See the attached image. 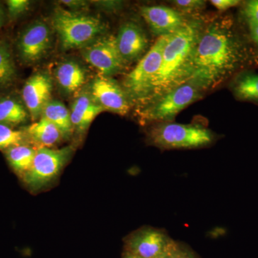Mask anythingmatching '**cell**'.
<instances>
[{
	"label": "cell",
	"mask_w": 258,
	"mask_h": 258,
	"mask_svg": "<svg viewBox=\"0 0 258 258\" xmlns=\"http://www.w3.org/2000/svg\"><path fill=\"white\" fill-rule=\"evenodd\" d=\"M258 67V58L249 37L225 17L203 28L195 51L189 83L200 91L215 89L237 74Z\"/></svg>",
	"instance_id": "cell-1"
},
{
	"label": "cell",
	"mask_w": 258,
	"mask_h": 258,
	"mask_svg": "<svg viewBox=\"0 0 258 258\" xmlns=\"http://www.w3.org/2000/svg\"><path fill=\"white\" fill-rule=\"evenodd\" d=\"M203 28L198 20L187 21L170 35L163 50L160 68L143 106L189 82L193 74L195 48Z\"/></svg>",
	"instance_id": "cell-2"
},
{
	"label": "cell",
	"mask_w": 258,
	"mask_h": 258,
	"mask_svg": "<svg viewBox=\"0 0 258 258\" xmlns=\"http://www.w3.org/2000/svg\"><path fill=\"white\" fill-rule=\"evenodd\" d=\"M52 26L64 50L83 48L104 35L106 30L99 18L62 8L55 10Z\"/></svg>",
	"instance_id": "cell-3"
},
{
	"label": "cell",
	"mask_w": 258,
	"mask_h": 258,
	"mask_svg": "<svg viewBox=\"0 0 258 258\" xmlns=\"http://www.w3.org/2000/svg\"><path fill=\"white\" fill-rule=\"evenodd\" d=\"M147 136L149 144L164 150L206 147L216 138L213 132L202 125L172 122L157 123Z\"/></svg>",
	"instance_id": "cell-4"
},
{
	"label": "cell",
	"mask_w": 258,
	"mask_h": 258,
	"mask_svg": "<svg viewBox=\"0 0 258 258\" xmlns=\"http://www.w3.org/2000/svg\"><path fill=\"white\" fill-rule=\"evenodd\" d=\"M170 35L158 37L137 66L125 76L123 88L130 102L144 106L153 80L160 68L163 50Z\"/></svg>",
	"instance_id": "cell-5"
},
{
	"label": "cell",
	"mask_w": 258,
	"mask_h": 258,
	"mask_svg": "<svg viewBox=\"0 0 258 258\" xmlns=\"http://www.w3.org/2000/svg\"><path fill=\"white\" fill-rule=\"evenodd\" d=\"M74 152L72 145L57 149L37 148L31 167L22 176L23 182L32 191L46 187L59 176Z\"/></svg>",
	"instance_id": "cell-6"
},
{
	"label": "cell",
	"mask_w": 258,
	"mask_h": 258,
	"mask_svg": "<svg viewBox=\"0 0 258 258\" xmlns=\"http://www.w3.org/2000/svg\"><path fill=\"white\" fill-rule=\"evenodd\" d=\"M202 91L188 83L173 90L147 105L142 111L143 119L156 123L172 122L176 115L201 98Z\"/></svg>",
	"instance_id": "cell-7"
},
{
	"label": "cell",
	"mask_w": 258,
	"mask_h": 258,
	"mask_svg": "<svg viewBox=\"0 0 258 258\" xmlns=\"http://www.w3.org/2000/svg\"><path fill=\"white\" fill-rule=\"evenodd\" d=\"M15 45L22 63H37L47 55L52 47L50 29L44 22H32L19 34Z\"/></svg>",
	"instance_id": "cell-8"
},
{
	"label": "cell",
	"mask_w": 258,
	"mask_h": 258,
	"mask_svg": "<svg viewBox=\"0 0 258 258\" xmlns=\"http://www.w3.org/2000/svg\"><path fill=\"white\" fill-rule=\"evenodd\" d=\"M83 58L99 72L111 77L124 69L125 63L117 47L115 36L103 35L81 48Z\"/></svg>",
	"instance_id": "cell-9"
},
{
	"label": "cell",
	"mask_w": 258,
	"mask_h": 258,
	"mask_svg": "<svg viewBox=\"0 0 258 258\" xmlns=\"http://www.w3.org/2000/svg\"><path fill=\"white\" fill-rule=\"evenodd\" d=\"M174 240L165 231L144 227L125 239V251L142 258H157L170 247Z\"/></svg>",
	"instance_id": "cell-10"
},
{
	"label": "cell",
	"mask_w": 258,
	"mask_h": 258,
	"mask_svg": "<svg viewBox=\"0 0 258 258\" xmlns=\"http://www.w3.org/2000/svg\"><path fill=\"white\" fill-rule=\"evenodd\" d=\"M91 94L98 104L105 110L120 115L128 113L131 102L123 88L111 77L99 75L93 80Z\"/></svg>",
	"instance_id": "cell-11"
},
{
	"label": "cell",
	"mask_w": 258,
	"mask_h": 258,
	"mask_svg": "<svg viewBox=\"0 0 258 258\" xmlns=\"http://www.w3.org/2000/svg\"><path fill=\"white\" fill-rule=\"evenodd\" d=\"M52 89L53 83L50 76L40 71L32 74L24 84L23 102L33 121L41 118L44 108L51 100Z\"/></svg>",
	"instance_id": "cell-12"
},
{
	"label": "cell",
	"mask_w": 258,
	"mask_h": 258,
	"mask_svg": "<svg viewBox=\"0 0 258 258\" xmlns=\"http://www.w3.org/2000/svg\"><path fill=\"white\" fill-rule=\"evenodd\" d=\"M115 40L120 55L125 64L140 60L149 50L147 35L143 29L134 22L123 24Z\"/></svg>",
	"instance_id": "cell-13"
},
{
	"label": "cell",
	"mask_w": 258,
	"mask_h": 258,
	"mask_svg": "<svg viewBox=\"0 0 258 258\" xmlns=\"http://www.w3.org/2000/svg\"><path fill=\"white\" fill-rule=\"evenodd\" d=\"M140 12L151 31L158 37L172 35L187 22L177 10L166 7L144 6Z\"/></svg>",
	"instance_id": "cell-14"
},
{
	"label": "cell",
	"mask_w": 258,
	"mask_h": 258,
	"mask_svg": "<svg viewBox=\"0 0 258 258\" xmlns=\"http://www.w3.org/2000/svg\"><path fill=\"white\" fill-rule=\"evenodd\" d=\"M105 110L93 99L91 93H81L71 105V118L75 132L86 133L95 118Z\"/></svg>",
	"instance_id": "cell-15"
},
{
	"label": "cell",
	"mask_w": 258,
	"mask_h": 258,
	"mask_svg": "<svg viewBox=\"0 0 258 258\" xmlns=\"http://www.w3.org/2000/svg\"><path fill=\"white\" fill-rule=\"evenodd\" d=\"M56 82L66 94H72L83 87L86 81V72L74 60L62 61L54 72Z\"/></svg>",
	"instance_id": "cell-16"
},
{
	"label": "cell",
	"mask_w": 258,
	"mask_h": 258,
	"mask_svg": "<svg viewBox=\"0 0 258 258\" xmlns=\"http://www.w3.org/2000/svg\"><path fill=\"white\" fill-rule=\"evenodd\" d=\"M23 130L28 136L29 142L35 144L37 148L52 149L63 139L60 130L50 120L42 117Z\"/></svg>",
	"instance_id": "cell-17"
},
{
	"label": "cell",
	"mask_w": 258,
	"mask_h": 258,
	"mask_svg": "<svg viewBox=\"0 0 258 258\" xmlns=\"http://www.w3.org/2000/svg\"><path fill=\"white\" fill-rule=\"evenodd\" d=\"M230 89L237 101L258 105V74L245 70L232 80Z\"/></svg>",
	"instance_id": "cell-18"
},
{
	"label": "cell",
	"mask_w": 258,
	"mask_h": 258,
	"mask_svg": "<svg viewBox=\"0 0 258 258\" xmlns=\"http://www.w3.org/2000/svg\"><path fill=\"white\" fill-rule=\"evenodd\" d=\"M41 117L53 123L60 130L63 139H69L74 133L71 112L62 102L51 99L44 108Z\"/></svg>",
	"instance_id": "cell-19"
},
{
	"label": "cell",
	"mask_w": 258,
	"mask_h": 258,
	"mask_svg": "<svg viewBox=\"0 0 258 258\" xmlns=\"http://www.w3.org/2000/svg\"><path fill=\"white\" fill-rule=\"evenodd\" d=\"M29 118L23 102L13 96L0 98V123L15 127L25 123Z\"/></svg>",
	"instance_id": "cell-20"
},
{
	"label": "cell",
	"mask_w": 258,
	"mask_h": 258,
	"mask_svg": "<svg viewBox=\"0 0 258 258\" xmlns=\"http://www.w3.org/2000/svg\"><path fill=\"white\" fill-rule=\"evenodd\" d=\"M37 149L29 144H23L13 146L4 152L12 169L22 176L31 167Z\"/></svg>",
	"instance_id": "cell-21"
},
{
	"label": "cell",
	"mask_w": 258,
	"mask_h": 258,
	"mask_svg": "<svg viewBox=\"0 0 258 258\" xmlns=\"http://www.w3.org/2000/svg\"><path fill=\"white\" fill-rule=\"evenodd\" d=\"M18 76L13 50L7 40H0V91L13 86Z\"/></svg>",
	"instance_id": "cell-22"
},
{
	"label": "cell",
	"mask_w": 258,
	"mask_h": 258,
	"mask_svg": "<svg viewBox=\"0 0 258 258\" xmlns=\"http://www.w3.org/2000/svg\"><path fill=\"white\" fill-rule=\"evenodd\" d=\"M28 136L24 130L0 123V150L6 151L13 146L29 144Z\"/></svg>",
	"instance_id": "cell-23"
},
{
	"label": "cell",
	"mask_w": 258,
	"mask_h": 258,
	"mask_svg": "<svg viewBox=\"0 0 258 258\" xmlns=\"http://www.w3.org/2000/svg\"><path fill=\"white\" fill-rule=\"evenodd\" d=\"M10 20H16L29 9L30 3L28 0H8L6 2Z\"/></svg>",
	"instance_id": "cell-24"
},
{
	"label": "cell",
	"mask_w": 258,
	"mask_h": 258,
	"mask_svg": "<svg viewBox=\"0 0 258 258\" xmlns=\"http://www.w3.org/2000/svg\"><path fill=\"white\" fill-rule=\"evenodd\" d=\"M241 5V15L243 20H249L258 24V0H249Z\"/></svg>",
	"instance_id": "cell-25"
},
{
	"label": "cell",
	"mask_w": 258,
	"mask_h": 258,
	"mask_svg": "<svg viewBox=\"0 0 258 258\" xmlns=\"http://www.w3.org/2000/svg\"><path fill=\"white\" fill-rule=\"evenodd\" d=\"M177 8L186 13H191L197 10H203L206 5V2L201 0H176L173 1Z\"/></svg>",
	"instance_id": "cell-26"
},
{
	"label": "cell",
	"mask_w": 258,
	"mask_h": 258,
	"mask_svg": "<svg viewBox=\"0 0 258 258\" xmlns=\"http://www.w3.org/2000/svg\"><path fill=\"white\" fill-rule=\"evenodd\" d=\"M247 30V35L253 46L258 58V24L249 20H243Z\"/></svg>",
	"instance_id": "cell-27"
},
{
	"label": "cell",
	"mask_w": 258,
	"mask_h": 258,
	"mask_svg": "<svg viewBox=\"0 0 258 258\" xmlns=\"http://www.w3.org/2000/svg\"><path fill=\"white\" fill-rule=\"evenodd\" d=\"M210 3L220 11H225L242 4V2L239 0H212Z\"/></svg>",
	"instance_id": "cell-28"
},
{
	"label": "cell",
	"mask_w": 258,
	"mask_h": 258,
	"mask_svg": "<svg viewBox=\"0 0 258 258\" xmlns=\"http://www.w3.org/2000/svg\"><path fill=\"white\" fill-rule=\"evenodd\" d=\"M175 258H196L195 254L183 244L176 242L175 248Z\"/></svg>",
	"instance_id": "cell-29"
},
{
	"label": "cell",
	"mask_w": 258,
	"mask_h": 258,
	"mask_svg": "<svg viewBox=\"0 0 258 258\" xmlns=\"http://www.w3.org/2000/svg\"><path fill=\"white\" fill-rule=\"evenodd\" d=\"M120 2L116 1H100L96 2V5H98L102 10H115L120 8Z\"/></svg>",
	"instance_id": "cell-30"
},
{
	"label": "cell",
	"mask_w": 258,
	"mask_h": 258,
	"mask_svg": "<svg viewBox=\"0 0 258 258\" xmlns=\"http://www.w3.org/2000/svg\"><path fill=\"white\" fill-rule=\"evenodd\" d=\"M62 5H66L67 8H71L72 10H79L85 8L87 5V3L85 1H79V0H74V1H61Z\"/></svg>",
	"instance_id": "cell-31"
},
{
	"label": "cell",
	"mask_w": 258,
	"mask_h": 258,
	"mask_svg": "<svg viewBox=\"0 0 258 258\" xmlns=\"http://www.w3.org/2000/svg\"><path fill=\"white\" fill-rule=\"evenodd\" d=\"M176 245V242L174 241L173 243L171 244L170 247H169L164 253L161 254L159 257L157 258H175V248Z\"/></svg>",
	"instance_id": "cell-32"
},
{
	"label": "cell",
	"mask_w": 258,
	"mask_h": 258,
	"mask_svg": "<svg viewBox=\"0 0 258 258\" xmlns=\"http://www.w3.org/2000/svg\"><path fill=\"white\" fill-rule=\"evenodd\" d=\"M4 13H3V10L2 9L1 6H0V28L4 25Z\"/></svg>",
	"instance_id": "cell-33"
},
{
	"label": "cell",
	"mask_w": 258,
	"mask_h": 258,
	"mask_svg": "<svg viewBox=\"0 0 258 258\" xmlns=\"http://www.w3.org/2000/svg\"><path fill=\"white\" fill-rule=\"evenodd\" d=\"M122 258H142L139 256L135 255V254L130 253V252L125 251V253L123 254V257Z\"/></svg>",
	"instance_id": "cell-34"
}]
</instances>
